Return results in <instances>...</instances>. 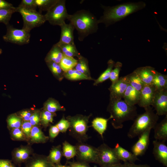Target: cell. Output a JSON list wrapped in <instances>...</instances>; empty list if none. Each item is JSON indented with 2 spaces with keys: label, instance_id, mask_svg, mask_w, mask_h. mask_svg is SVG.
<instances>
[{
  "label": "cell",
  "instance_id": "11a10c76",
  "mask_svg": "<svg viewBox=\"0 0 167 167\" xmlns=\"http://www.w3.org/2000/svg\"><path fill=\"white\" fill-rule=\"evenodd\" d=\"M54 167H69L67 165H62L60 164H54Z\"/></svg>",
  "mask_w": 167,
  "mask_h": 167
},
{
  "label": "cell",
  "instance_id": "60d3db41",
  "mask_svg": "<svg viewBox=\"0 0 167 167\" xmlns=\"http://www.w3.org/2000/svg\"><path fill=\"white\" fill-rule=\"evenodd\" d=\"M46 62L49 68L54 75L59 76L62 74L63 71L62 69L59 64L52 62Z\"/></svg>",
  "mask_w": 167,
  "mask_h": 167
},
{
  "label": "cell",
  "instance_id": "3957f363",
  "mask_svg": "<svg viewBox=\"0 0 167 167\" xmlns=\"http://www.w3.org/2000/svg\"><path fill=\"white\" fill-rule=\"evenodd\" d=\"M107 111L113 117L112 125L116 129L122 128L123 122L133 120L138 115L135 106H131L122 99H110Z\"/></svg>",
  "mask_w": 167,
  "mask_h": 167
},
{
  "label": "cell",
  "instance_id": "7c38bea8",
  "mask_svg": "<svg viewBox=\"0 0 167 167\" xmlns=\"http://www.w3.org/2000/svg\"><path fill=\"white\" fill-rule=\"evenodd\" d=\"M151 130H148L139 135L138 141L132 147V153L136 156H142L146 152L149 144Z\"/></svg>",
  "mask_w": 167,
  "mask_h": 167
},
{
  "label": "cell",
  "instance_id": "b9f144b4",
  "mask_svg": "<svg viewBox=\"0 0 167 167\" xmlns=\"http://www.w3.org/2000/svg\"><path fill=\"white\" fill-rule=\"evenodd\" d=\"M12 137L17 140H24L26 137L20 128L12 129L11 131Z\"/></svg>",
  "mask_w": 167,
  "mask_h": 167
},
{
  "label": "cell",
  "instance_id": "9c48e42d",
  "mask_svg": "<svg viewBox=\"0 0 167 167\" xmlns=\"http://www.w3.org/2000/svg\"><path fill=\"white\" fill-rule=\"evenodd\" d=\"M6 26V34L3 36L5 41L20 45L29 43L30 31L23 28H15L9 24Z\"/></svg>",
  "mask_w": 167,
  "mask_h": 167
},
{
  "label": "cell",
  "instance_id": "7402d4cb",
  "mask_svg": "<svg viewBox=\"0 0 167 167\" xmlns=\"http://www.w3.org/2000/svg\"><path fill=\"white\" fill-rule=\"evenodd\" d=\"M112 118L111 115L108 119L97 117L94 118L92 122V126L100 135L103 139V135L107 129L108 122Z\"/></svg>",
  "mask_w": 167,
  "mask_h": 167
},
{
  "label": "cell",
  "instance_id": "4dcf8cb0",
  "mask_svg": "<svg viewBox=\"0 0 167 167\" xmlns=\"http://www.w3.org/2000/svg\"><path fill=\"white\" fill-rule=\"evenodd\" d=\"M115 63L113 61L110 59L109 61L108 66L106 70L102 73L100 76L95 81L94 85H97L107 79H109L110 74Z\"/></svg>",
  "mask_w": 167,
  "mask_h": 167
},
{
  "label": "cell",
  "instance_id": "c3c4849f",
  "mask_svg": "<svg viewBox=\"0 0 167 167\" xmlns=\"http://www.w3.org/2000/svg\"><path fill=\"white\" fill-rule=\"evenodd\" d=\"M60 131L56 126H51L49 130V135L51 139H54L58 134Z\"/></svg>",
  "mask_w": 167,
  "mask_h": 167
},
{
  "label": "cell",
  "instance_id": "816d5d0a",
  "mask_svg": "<svg viewBox=\"0 0 167 167\" xmlns=\"http://www.w3.org/2000/svg\"><path fill=\"white\" fill-rule=\"evenodd\" d=\"M123 165L124 167H151L147 164L137 165L127 162H124Z\"/></svg>",
  "mask_w": 167,
  "mask_h": 167
},
{
  "label": "cell",
  "instance_id": "83f0119b",
  "mask_svg": "<svg viewBox=\"0 0 167 167\" xmlns=\"http://www.w3.org/2000/svg\"><path fill=\"white\" fill-rule=\"evenodd\" d=\"M77 62L78 60L74 57L64 56L59 65L62 71L66 72L75 67Z\"/></svg>",
  "mask_w": 167,
  "mask_h": 167
},
{
  "label": "cell",
  "instance_id": "603a6c76",
  "mask_svg": "<svg viewBox=\"0 0 167 167\" xmlns=\"http://www.w3.org/2000/svg\"><path fill=\"white\" fill-rule=\"evenodd\" d=\"M152 84L154 87L156 91L167 89V75L157 71L154 77Z\"/></svg>",
  "mask_w": 167,
  "mask_h": 167
},
{
  "label": "cell",
  "instance_id": "1f68e13d",
  "mask_svg": "<svg viewBox=\"0 0 167 167\" xmlns=\"http://www.w3.org/2000/svg\"><path fill=\"white\" fill-rule=\"evenodd\" d=\"M44 110L52 113H54L57 111H64L65 109L61 106L56 101L51 99L48 100L45 103Z\"/></svg>",
  "mask_w": 167,
  "mask_h": 167
},
{
  "label": "cell",
  "instance_id": "db71d44e",
  "mask_svg": "<svg viewBox=\"0 0 167 167\" xmlns=\"http://www.w3.org/2000/svg\"><path fill=\"white\" fill-rule=\"evenodd\" d=\"M106 167H124V166L123 164H122L120 163Z\"/></svg>",
  "mask_w": 167,
  "mask_h": 167
},
{
  "label": "cell",
  "instance_id": "d4e9b609",
  "mask_svg": "<svg viewBox=\"0 0 167 167\" xmlns=\"http://www.w3.org/2000/svg\"><path fill=\"white\" fill-rule=\"evenodd\" d=\"M31 141L33 143H44L49 139L41 130L36 126H32L30 134Z\"/></svg>",
  "mask_w": 167,
  "mask_h": 167
},
{
  "label": "cell",
  "instance_id": "ffe728a7",
  "mask_svg": "<svg viewBox=\"0 0 167 167\" xmlns=\"http://www.w3.org/2000/svg\"><path fill=\"white\" fill-rule=\"evenodd\" d=\"M140 92L128 84L124 93V101L131 106L137 104L140 98Z\"/></svg>",
  "mask_w": 167,
  "mask_h": 167
},
{
  "label": "cell",
  "instance_id": "7a4b0ae2",
  "mask_svg": "<svg viewBox=\"0 0 167 167\" xmlns=\"http://www.w3.org/2000/svg\"><path fill=\"white\" fill-rule=\"evenodd\" d=\"M67 19L77 31L78 38L80 41L96 32L98 29V19L87 10H81L70 14Z\"/></svg>",
  "mask_w": 167,
  "mask_h": 167
},
{
  "label": "cell",
  "instance_id": "cb8c5ba5",
  "mask_svg": "<svg viewBox=\"0 0 167 167\" xmlns=\"http://www.w3.org/2000/svg\"><path fill=\"white\" fill-rule=\"evenodd\" d=\"M124 77L128 84L140 92L145 85L134 71Z\"/></svg>",
  "mask_w": 167,
  "mask_h": 167
},
{
  "label": "cell",
  "instance_id": "8d00e7d4",
  "mask_svg": "<svg viewBox=\"0 0 167 167\" xmlns=\"http://www.w3.org/2000/svg\"><path fill=\"white\" fill-rule=\"evenodd\" d=\"M28 167H54V164L49 161L47 157H42L34 160Z\"/></svg>",
  "mask_w": 167,
  "mask_h": 167
},
{
  "label": "cell",
  "instance_id": "ba28073f",
  "mask_svg": "<svg viewBox=\"0 0 167 167\" xmlns=\"http://www.w3.org/2000/svg\"><path fill=\"white\" fill-rule=\"evenodd\" d=\"M97 164L100 167H106L120 163L113 148L105 143L98 148Z\"/></svg>",
  "mask_w": 167,
  "mask_h": 167
},
{
  "label": "cell",
  "instance_id": "f6af8a7d",
  "mask_svg": "<svg viewBox=\"0 0 167 167\" xmlns=\"http://www.w3.org/2000/svg\"><path fill=\"white\" fill-rule=\"evenodd\" d=\"M32 126L29 121L22 122L20 128L26 138H30L31 131Z\"/></svg>",
  "mask_w": 167,
  "mask_h": 167
},
{
  "label": "cell",
  "instance_id": "7bdbcfd3",
  "mask_svg": "<svg viewBox=\"0 0 167 167\" xmlns=\"http://www.w3.org/2000/svg\"><path fill=\"white\" fill-rule=\"evenodd\" d=\"M60 132H65L70 126V123L67 119H66L64 117L56 125Z\"/></svg>",
  "mask_w": 167,
  "mask_h": 167
},
{
  "label": "cell",
  "instance_id": "d6a6232c",
  "mask_svg": "<svg viewBox=\"0 0 167 167\" xmlns=\"http://www.w3.org/2000/svg\"><path fill=\"white\" fill-rule=\"evenodd\" d=\"M77 63L75 69L83 74L89 77V71L88 62L86 58L81 56L78 58Z\"/></svg>",
  "mask_w": 167,
  "mask_h": 167
},
{
  "label": "cell",
  "instance_id": "d590c367",
  "mask_svg": "<svg viewBox=\"0 0 167 167\" xmlns=\"http://www.w3.org/2000/svg\"><path fill=\"white\" fill-rule=\"evenodd\" d=\"M22 120L20 117L16 114H11L8 117L7 119L8 126L11 129L20 128Z\"/></svg>",
  "mask_w": 167,
  "mask_h": 167
},
{
  "label": "cell",
  "instance_id": "f5cc1de1",
  "mask_svg": "<svg viewBox=\"0 0 167 167\" xmlns=\"http://www.w3.org/2000/svg\"><path fill=\"white\" fill-rule=\"evenodd\" d=\"M0 167H14L11 162L7 160L0 159Z\"/></svg>",
  "mask_w": 167,
  "mask_h": 167
},
{
  "label": "cell",
  "instance_id": "9a60e30c",
  "mask_svg": "<svg viewBox=\"0 0 167 167\" xmlns=\"http://www.w3.org/2000/svg\"><path fill=\"white\" fill-rule=\"evenodd\" d=\"M128 84L124 76L119 78L117 81L112 84L109 89L110 99H122Z\"/></svg>",
  "mask_w": 167,
  "mask_h": 167
},
{
  "label": "cell",
  "instance_id": "484cf974",
  "mask_svg": "<svg viewBox=\"0 0 167 167\" xmlns=\"http://www.w3.org/2000/svg\"><path fill=\"white\" fill-rule=\"evenodd\" d=\"M61 48L64 56L74 57L76 56L78 58L81 56L78 51L75 45L56 43Z\"/></svg>",
  "mask_w": 167,
  "mask_h": 167
},
{
  "label": "cell",
  "instance_id": "8992f818",
  "mask_svg": "<svg viewBox=\"0 0 167 167\" xmlns=\"http://www.w3.org/2000/svg\"><path fill=\"white\" fill-rule=\"evenodd\" d=\"M16 12L19 13L23 21V28L28 31L39 27L46 21L44 15L36 10L18 6L15 7Z\"/></svg>",
  "mask_w": 167,
  "mask_h": 167
},
{
  "label": "cell",
  "instance_id": "7dc6e473",
  "mask_svg": "<svg viewBox=\"0 0 167 167\" xmlns=\"http://www.w3.org/2000/svg\"><path fill=\"white\" fill-rule=\"evenodd\" d=\"M66 164V165L69 167H91L88 163L78 161L72 162L67 161Z\"/></svg>",
  "mask_w": 167,
  "mask_h": 167
},
{
  "label": "cell",
  "instance_id": "5bb4252c",
  "mask_svg": "<svg viewBox=\"0 0 167 167\" xmlns=\"http://www.w3.org/2000/svg\"><path fill=\"white\" fill-rule=\"evenodd\" d=\"M165 143L156 140L153 141L152 153L156 160L167 167V146Z\"/></svg>",
  "mask_w": 167,
  "mask_h": 167
},
{
  "label": "cell",
  "instance_id": "44dd1931",
  "mask_svg": "<svg viewBox=\"0 0 167 167\" xmlns=\"http://www.w3.org/2000/svg\"><path fill=\"white\" fill-rule=\"evenodd\" d=\"M63 56L61 48L56 43L46 55L45 61L46 62H52L59 64Z\"/></svg>",
  "mask_w": 167,
  "mask_h": 167
},
{
  "label": "cell",
  "instance_id": "f35d334b",
  "mask_svg": "<svg viewBox=\"0 0 167 167\" xmlns=\"http://www.w3.org/2000/svg\"><path fill=\"white\" fill-rule=\"evenodd\" d=\"M55 115L54 113H52L44 110L41 114L40 121L42 125L46 127L50 123L53 122V118Z\"/></svg>",
  "mask_w": 167,
  "mask_h": 167
},
{
  "label": "cell",
  "instance_id": "d6986e66",
  "mask_svg": "<svg viewBox=\"0 0 167 167\" xmlns=\"http://www.w3.org/2000/svg\"><path fill=\"white\" fill-rule=\"evenodd\" d=\"M154 137L156 140L165 142L167 140V114L154 127Z\"/></svg>",
  "mask_w": 167,
  "mask_h": 167
},
{
  "label": "cell",
  "instance_id": "836d02e7",
  "mask_svg": "<svg viewBox=\"0 0 167 167\" xmlns=\"http://www.w3.org/2000/svg\"><path fill=\"white\" fill-rule=\"evenodd\" d=\"M30 153L31 151L28 148H21L17 149L15 151L14 156L17 161H23L28 158Z\"/></svg>",
  "mask_w": 167,
  "mask_h": 167
},
{
  "label": "cell",
  "instance_id": "5b68a950",
  "mask_svg": "<svg viewBox=\"0 0 167 167\" xmlns=\"http://www.w3.org/2000/svg\"><path fill=\"white\" fill-rule=\"evenodd\" d=\"M89 117L82 115L68 116L67 119L70 123L71 135L79 142H84L88 139L87 134L88 130V123Z\"/></svg>",
  "mask_w": 167,
  "mask_h": 167
},
{
  "label": "cell",
  "instance_id": "30bf717a",
  "mask_svg": "<svg viewBox=\"0 0 167 167\" xmlns=\"http://www.w3.org/2000/svg\"><path fill=\"white\" fill-rule=\"evenodd\" d=\"M75 146L78 161L97 164V148L82 142H78Z\"/></svg>",
  "mask_w": 167,
  "mask_h": 167
},
{
  "label": "cell",
  "instance_id": "681fc988",
  "mask_svg": "<svg viewBox=\"0 0 167 167\" xmlns=\"http://www.w3.org/2000/svg\"><path fill=\"white\" fill-rule=\"evenodd\" d=\"M32 113L28 110H23L20 113L19 117L24 121H29L30 117Z\"/></svg>",
  "mask_w": 167,
  "mask_h": 167
},
{
  "label": "cell",
  "instance_id": "9f6ffc18",
  "mask_svg": "<svg viewBox=\"0 0 167 167\" xmlns=\"http://www.w3.org/2000/svg\"><path fill=\"white\" fill-rule=\"evenodd\" d=\"M2 53V50L1 49H0V54H1Z\"/></svg>",
  "mask_w": 167,
  "mask_h": 167
},
{
  "label": "cell",
  "instance_id": "f907efd6",
  "mask_svg": "<svg viewBox=\"0 0 167 167\" xmlns=\"http://www.w3.org/2000/svg\"><path fill=\"white\" fill-rule=\"evenodd\" d=\"M13 5L4 0H0V9L14 8Z\"/></svg>",
  "mask_w": 167,
  "mask_h": 167
},
{
  "label": "cell",
  "instance_id": "bcb514c9",
  "mask_svg": "<svg viewBox=\"0 0 167 167\" xmlns=\"http://www.w3.org/2000/svg\"><path fill=\"white\" fill-rule=\"evenodd\" d=\"M41 114L38 111L32 113L31 115L29 122L32 126H36L40 121Z\"/></svg>",
  "mask_w": 167,
  "mask_h": 167
},
{
  "label": "cell",
  "instance_id": "4fadbf2b",
  "mask_svg": "<svg viewBox=\"0 0 167 167\" xmlns=\"http://www.w3.org/2000/svg\"><path fill=\"white\" fill-rule=\"evenodd\" d=\"M156 90L152 85H145L140 92L138 105L144 108L152 105Z\"/></svg>",
  "mask_w": 167,
  "mask_h": 167
},
{
  "label": "cell",
  "instance_id": "6da1fadb",
  "mask_svg": "<svg viewBox=\"0 0 167 167\" xmlns=\"http://www.w3.org/2000/svg\"><path fill=\"white\" fill-rule=\"evenodd\" d=\"M145 6V3L143 2H127L113 6H102L103 14L98 19V23H103L106 27L109 26Z\"/></svg>",
  "mask_w": 167,
  "mask_h": 167
},
{
  "label": "cell",
  "instance_id": "2e32d148",
  "mask_svg": "<svg viewBox=\"0 0 167 167\" xmlns=\"http://www.w3.org/2000/svg\"><path fill=\"white\" fill-rule=\"evenodd\" d=\"M134 71L144 85L152 84L154 77L157 72L154 68L149 66L139 67Z\"/></svg>",
  "mask_w": 167,
  "mask_h": 167
},
{
  "label": "cell",
  "instance_id": "ac0fdd59",
  "mask_svg": "<svg viewBox=\"0 0 167 167\" xmlns=\"http://www.w3.org/2000/svg\"><path fill=\"white\" fill-rule=\"evenodd\" d=\"M113 149L118 159L124 162L134 163L137 161H139L137 156L122 147L118 143Z\"/></svg>",
  "mask_w": 167,
  "mask_h": 167
},
{
  "label": "cell",
  "instance_id": "e575fe53",
  "mask_svg": "<svg viewBox=\"0 0 167 167\" xmlns=\"http://www.w3.org/2000/svg\"><path fill=\"white\" fill-rule=\"evenodd\" d=\"M15 12V7L0 9V23H3L6 25L8 24L12 15Z\"/></svg>",
  "mask_w": 167,
  "mask_h": 167
},
{
  "label": "cell",
  "instance_id": "4316f807",
  "mask_svg": "<svg viewBox=\"0 0 167 167\" xmlns=\"http://www.w3.org/2000/svg\"><path fill=\"white\" fill-rule=\"evenodd\" d=\"M62 156L61 146L59 145L52 148L47 158L51 163L54 164H60V161Z\"/></svg>",
  "mask_w": 167,
  "mask_h": 167
},
{
  "label": "cell",
  "instance_id": "ee69618b",
  "mask_svg": "<svg viewBox=\"0 0 167 167\" xmlns=\"http://www.w3.org/2000/svg\"><path fill=\"white\" fill-rule=\"evenodd\" d=\"M18 6L34 10L37 7L35 0H22Z\"/></svg>",
  "mask_w": 167,
  "mask_h": 167
},
{
  "label": "cell",
  "instance_id": "ab89813d",
  "mask_svg": "<svg viewBox=\"0 0 167 167\" xmlns=\"http://www.w3.org/2000/svg\"><path fill=\"white\" fill-rule=\"evenodd\" d=\"M122 66V63L120 62H117L115 63L111 71L109 77V79L112 82V84L115 83L118 79L119 74L121 69Z\"/></svg>",
  "mask_w": 167,
  "mask_h": 167
},
{
  "label": "cell",
  "instance_id": "8fae6325",
  "mask_svg": "<svg viewBox=\"0 0 167 167\" xmlns=\"http://www.w3.org/2000/svg\"><path fill=\"white\" fill-rule=\"evenodd\" d=\"M152 105L158 116L167 114V89L156 91Z\"/></svg>",
  "mask_w": 167,
  "mask_h": 167
},
{
  "label": "cell",
  "instance_id": "52a82bcc",
  "mask_svg": "<svg viewBox=\"0 0 167 167\" xmlns=\"http://www.w3.org/2000/svg\"><path fill=\"white\" fill-rule=\"evenodd\" d=\"M70 14L66 7L65 0H57L44 15L46 21L53 25L60 26L65 22Z\"/></svg>",
  "mask_w": 167,
  "mask_h": 167
},
{
  "label": "cell",
  "instance_id": "f1b7e54d",
  "mask_svg": "<svg viewBox=\"0 0 167 167\" xmlns=\"http://www.w3.org/2000/svg\"><path fill=\"white\" fill-rule=\"evenodd\" d=\"M62 155L67 160H70L76 155V149L75 146L65 141L62 143Z\"/></svg>",
  "mask_w": 167,
  "mask_h": 167
},
{
  "label": "cell",
  "instance_id": "f546056e",
  "mask_svg": "<svg viewBox=\"0 0 167 167\" xmlns=\"http://www.w3.org/2000/svg\"><path fill=\"white\" fill-rule=\"evenodd\" d=\"M64 75L66 79L72 80L91 79V78L83 74L75 69H71L64 72Z\"/></svg>",
  "mask_w": 167,
  "mask_h": 167
},
{
  "label": "cell",
  "instance_id": "e0dca14e",
  "mask_svg": "<svg viewBox=\"0 0 167 167\" xmlns=\"http://www.w3.org/2000/svg\"><path fill=\"white\" fill-rule=\"evenodd\" d=\"M61 28L60 38L58 43L60 44L74 45V31L75 29L71 23L64 22L60 26Z\"/></svg>",
  "mask_w": 167,
  "mask_h": 167
},
{
  "label": "cell",
  "instance_id": "277c9868",
  "mask_svg": "<svg viewBox=\"0 0 167 167\" xmlns=\"http://www.w3.org/2000/svg\"><path fill=\"white\" fill-rule=\"evenodd\" d=\"M143 113L137 115L127 133L131 139L139 136L145 131L153 129L159 119V116L155 113L150 106L144 108Z\"/></svg>",
  "mask_w": 167,
  "mask_h": 167
},
{
  "label": "cell",
  "instance_id": "74e56055",
  "mask_svg": "<svg viewBox=\"0 0 167 167\" xmlns=\"http://www.w3.org/2000/svg\"><path fill=\"white\" fill-rule=\"evenodd\" d=\"M37 7L41 13L47 11L54 4L57 0H35Z\"/></svg>",
  "mask_w": 167,
  "mask_h": 167
}]
</instances>
